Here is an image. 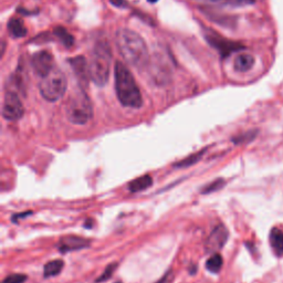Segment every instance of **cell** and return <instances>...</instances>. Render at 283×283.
Instances as JSON below:
<instances>
[{"mask_svg":"<svg viewBox=\"0 0 283 283\" xmlns=\"http://www.w3.org/2000/svg\"><path fill=\"white\" fill-rule=\"evenodd\" d=\"M201 1L229 7H242L254 3V0H201Z\"/></svg>","mask_w":283,"mask_h":283,"instance_id":"17","label":"cell"},{"mask_svg":"<svg viewBox=\"0 0 283 283\" xmlns=\"http://www.w3.org/2000/svg\"><path fill=\"white\" fill-rule=\"evenodd\" d=\"M56 37L60 40V41L64 44L66 47H71L73 44V37L66 31L64 28L62 27H59V28H56L55 31H53Z\"/></svg>","mask_w":283,"mask_h":283,"instance_id":"19","label":"cell"},{"mask_svg":"<svg viewBox=\"0 0 283 283\" xmlns=\"http://www.w3.org/2000/svg\"><path fill=\"white\" fill-rule=\"evenodd\" d=\"M111 57L109 44L104 42L95 44L88 62V70L90 80L98 87H104L109 80Z\"/></svg>","mask_w":283,"mask_h":283,"instance_id":"3","label":"cell"},{"mask_svg":"<svg viewBox=\"0 0 283 283\" xmlns=\"http://www.w3.org/2000/svg\"><path fill=\"white\" fill-rule=\"evenodd\" d=\"M148 2H152V3H155V2H157L158 1V0H147Z\"/></svg>","mask_w":283,"mask_h":283,"instance_id":"27","label":"cell"},{"mask_svg":"<svg viewBox=\"0 0 283 283\" xmlns=\"http://www.w3.org/2000/svg\"><path fill=\"white\" fill-rule=\"evenodd\" d=\"M68 89V80L60 69L53 68L47 75L41 78L39 91L41 96L48 102H57L64 95Z\"/></svg>","mask_w":283,"mask_h":283,"instance_id":"5","label":"cell"},{"mask_svg":"<svg viewBox=\"0 0 283 283\" xmlns=\"http://www.w3.org/2000/svg\"><path fill=\"white\" fill-rule=\"evenodd\" d=\"M64 267V262L62 260H53V261L48 262L43 269V276L46 278L56 277L62 271Z\"/></svg>","mask_w":283,"mask_h":283,"instance_id":"16","label":"cell"},{"mask_svg":"<svg viewBox=\"0 0 283 283\" xmlns=\"http://www.w3.org/2000/svg\"><path fill=\"white\" fill-rule=\"evenodd\" d=\"M25 113L24 105L18 94L13 91H7L4 94L2 116L8 121H17L22 118Z\"/></svg>","mask_w":283,"mask_h":283,"instance_id":"6","label":"cell"},{"mask_svg":"<svg viewBox=\"0 0 283 283\" xmlns=\"http://www.w3.org/2000/svg\"><path fill=\"white\" fill-rule=\"evenodd\" d=\"M224 186V181L223 179H217V181H214L213 183L208 184L207 186L204 187L203 192L204 194H209V192L217 191L220 188H222Z\"/></svg>","mask_w":283,"mask_h":283,"instance_id":"21","label":"cell"},{"mask_svg":"<svg viewBox=\"0 0 283 283\" xmlns=\"http://www.w3.org/2000/svg\"><path fill=\"white\" fill-rule=\"evenodd\" d=\"M65 114L70 122L76 125L87 124L92 119V104L83 90H76L71 94L65 104Z\"/></svg>","mask_w":283,"mask_h":283,"instance_id":"4","label":"cell"},{"mask_svg":"<svg viewBox=\"0 0 283 283\" xmlns=\"http://www.w3.org/2000/svg\"><path fill=\"white\" fill-rule=\"evenodd\" d=\"M254 65V58L250 53H239L233 62V68L238 72H248Z\"/></svg>","mask_w":283,"mask_h":283,"instance_id":"11","label":"cell"},{"mask_svg":"<svg viewBox=\"0 0 283 283\" xmlns=\"http://www.w3.org/2000/svg\"><path fill=\"white\" fill-rule=\"evenodd\" d=\"M115 43L124 61L141 69L148 62V49L140 34L128 28H120L115 33Z\"/></svg>","mask_w":283,"mask_h":283,"instance_id":"1","label":"cell"},{"mask_svg":"<svg viewBox=\"0 0 283 283\" xmlns=\"http://www.w3.org/2000/svg\"><path fill=\"white\" fill-rule=\"evenodd\" d=\"M205 152L206 151H201L199 153H196V154H192L191 156L187 157V158L183 159L182 161H179V163H177L175 166H176V167H187V166L194 165L201 158V156H203V154H205Z\"/></svg>","mask_w":283,"mask_h":283,"instance_id":"20","label":"cell"},{"mask_svg":"<svg viewBox=\"0 0 283 283\" xmlns=\"http://www.w3.org/2000/svg\"><path fill=\"white\" fill-rule=\"evenodd\" d=\"M8 31L13 38H22L28 32V30L25 27L24 21L19 18H12L8 22Z\"/></svg>","mask_w":283,"mask_h":283,"instance_id":"14","label":"cell"},{"mask_svg":"<svg viewBox=\"0 0 283 283\" xmlns=\"http://www.w3.org/2000/svg\"><path fill=\"white\" fill-rule=\"evenodd\" d=\"M111 2L113 3L114 6H116V7H123L124 4H125L124 0H111Z\"/></svg>","mask_w":283,"mask_h":283,"instance_id":"25","label":"cell"},{"mask_svg":"<svg viewBox=\"0 0 283 283\" xmlns=\"http://www.w3.org/2000/svg\"><path fill=\"white\" fill-rule=\"evenodd\" d=\"M115 91L121 104L131 109H140L143 104L142 94L131 71L123 62L115 64Z\"/></svg>","mask_w":283,"mask_h":283,"instance_id":"2","label":"cell"},{"mask_svg":"<svg viewBox=\"0 0 283 283\" xmlns=\"http://www.w3.org/2000/svg\"><path fill=\"white\" fill-rule=\"evenodd\" d=\"M31 65L34 73L43 78L47 75L53 68H55V62H53V56L49 51L42 50L35 52L32 59H31Z\"/></svg>","mask_w":283,"mask_h":283,"instance_id":"7","label":"cell"},{"mask_svg":"<svg viewBox=\"0 0 283 283\" xmlns=\"http://www.w3.org/2000/svg\"><path fill=\"white\" fill-rule=\"evenodd\" d=\"M270 245L277 255H283V231L279 228H272L269 236Z\"/></svg>","mask_w":283,"mask_h":283,"instance_id":"13","label":"cell"},{"mask_svg":"<svg viewBox=\"0 0 283 283\" xmlns=\"http://www.w3.org/2000/svg\"><path fill=\"white\" fill-rule=\"evenodd\" d=\"M27 276L21 275V273H16V275H11L7 277L3 280V283H25L27 281Z\"/></svg>","mask_w":283,"mask_h":283,"instance_id":"22","label":"cell"},{"mask_svg":"<svg viewBox=\"0 0 283 283\" xmlns=\"http://www.w3.org/2000/svg\"><path fill=\"white\" fill-rule=\"evenodd\" d=\"M116 267H118V264H116V263L110 264V266L105 269V271L103 272V275L96 280V282H103V281H105L107 279H110V278L112 277V275H113V272L115 271Z\"/></svg>","mask_w":283,"mask_h":283,"instance_id":"23","label":"cell"},{"mask_svg":"<svg viewBox=\"0 0 283 283\" xmlns=\"http://www.w3.org/2000/svg\"><path fill=\"white\" fill-rule=\"evenodd\" d=\"M167 279H169V277H168V276H166V277H164V278H163V279L159 280L158 282H156V283H167Z\"/></svg>","mask_w":283,"mask_h":283,"instance_id":"26","label":"cell"},{"mask_svg":"<svg viewBox=\"0 0 283 283\" xmlns=\"http://www.w3.org/2000/svg\"><path fill=\"white\" fill-rule=\"evenodd\" d=\"M222 263L223 261L221 255L219 253H215L207 260V262H206V268H207L210 272L217 273L219 272L220 269L222 268Z\"/></svg>","mask_w":283,"mask_h":283,"instance_id":"18","label":"cell"},{"mask_svg":"<svg viewBox=\"0 0 283 283\" xmlns=\"http://www.w3.org/2000/svg\"><path fill=\"white\" fill-rule=\"evenodd\" d=\"M228 230L227 228L220 224V226L216 227L213 232L210 233V236L207 240V245H206V248L208 251H218L222 248L228 240Z\"/></svg>","mask_w":283,"mask_h":283,"instance_id":"9","label":"cell"},{"mask_svg":"<svg viewBox=\"0 0 283 283\" xmlns=\"http://www.w3.org/2000/svg\"><path fill=\"white\" fill-rule=\"evenodd\" d=\"M153 184V179L150 175H144L142 177L134 179L128 184V189L132 192H138L150 188Z\"/></svg>","mask_w":283,"mask_h":283,"instance_id":"15","label":"cell"},{"mask_svg":"<svg viewBox=\"0 0 283 283\" xmlns=\"http://www.w3.org/2000/svg\"><path fill=\"white\" fill-rule=\"evenodd\" d=\"M90 246V241L87 239H83L81 237L75 236H69L64 237L60 240L59 249L61 252H69V251L80 250L84 249Z\"/></svg>","mask_w":283,"mask_h":283,"instance_id":"10","label":"cell"},{"mask_svg":"<svg viewBox=\"0 0 283 283\" xmlns=\"http://www.w3.org/2000/svg\"><path fill=\"white\" fill-rule=\"evenodd\" d=\"M70 65L74 70V73L80 80L85 81L89 79V70H88V62L83 57H76L73 59L69 60Z\"/></svg>","mask_w":283,"mask_h":283,"instance_id":"12","label":"cell"},{"mask_svg":"<svg viewBox=\"0 0 283 283\" xmlns=\"http://www.w3.org/2000/svg\"><path fill=\"white\" fill-rule=\"evenodd\" d=\"M255 134H257V131H251V132H248L246 134H242V135H240V136H237V138H235L233 142L237 143V144L242 143V142H249L251 140H253Z\"/></svg>","mask_w":283,"mask_h":283,"instance_id":"24","label":"cell"},{"mask_svg":"<svg viewBox=\"0 0 283 283\" xmlns=\"http://www.w3.org/2000/svg\"><path fill=\"white\" fill-rule=\"evenodd\" d=\"M207 39L208 41L210 42L212 46H214L216 49H218V50L222 53L223 56H228L229 53H231L233 51H238V50H241V49H244V46H241L240 43H237V42H232V41H229L227 39H223L220 37L218 33L212 32L207 34Z\"/></svg>","mask_w":283,"mask_h":283,"instance_id":"8","label":"cell"}]
</instances>
